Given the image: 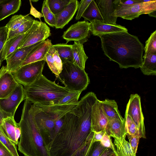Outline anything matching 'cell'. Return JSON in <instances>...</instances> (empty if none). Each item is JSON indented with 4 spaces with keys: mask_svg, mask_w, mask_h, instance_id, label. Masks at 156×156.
I'll list each match as a JSON object with an SVG mask.
<instances>
[{
    "mask_svg": "<svg viewBox=\"0 0 156 156\" xmlns=\"http://www.w3.org/2000/svg\"><path fill=\"white\" fill-rule=\"evenodd\" d=\"M11 116H12L11 114L5 111L0 108V126L2 125L4 119Z\"/></svg>",
    "mask_w": 156,
    "mask_h": 156,
    "instance_id": "obj_47",
    "label": "cell"
},
{
    "mask_svg": "<svg viewBox=\"0 0 156 156\" xmlns=\"http://www.w3.org/2000/svg\"><path fill=\"white\" fill-rule=\"evenodd\" d=\"M149 15L150 16L156 17V11H153L149 13Z\"/></svg>",
    "mask_w": 156,
    "mask_h": 156,
    "instance_id": "obj_50",
    "label": "cell"
},
{
    "mask_svg": "<svg viewBox=\"0 0 156 156\" xmlns=\"http://www.w3.org/2000/svg\"><path fill=\"white\" fill-rule=\"evenodd\" d=\"M25 99L24 88L22 85L18 84L8 96L0 99V108L14 117L19 105Z\"/></svg>",
    "mask_w": 156,
    "mask_h": 156,
    "instance_id": "obj_13",
    "label": "cell"
},
{
    "mask_svg": "<svg viewBox=\"0 0 156 156\" xmlns=\"http://www.w3.org/2000/svg\"><path fill=\"white\" fill-rule=\"evenodd\" d=\"M90 31L94 36H100L110 33L128 32L125 27L119 25H112L97 20H94L90 24Z\"/></svg>",
    "mask_w": 156,
    "mask_h": 156,
    "instance_id": "obj_16",
    "label": "cell"
},
{
    "mask_svg": "<svg viewBox=\"0 0 156 156\" xmlns=\"http://www.w3.org/2000/svg\"><path fill=\"white\" fill-rule=\"evenodd\" d=\"M41 12L45 22L51 27H55L56 24L55 15L52 12L49 8L48 0L44 1Z\"/></svg>",
    "mask_w": 156,
    "mask_h": 156,
    "instance_id": "obj_34",
    "label": "cell"
},
{
    "mask_svg": "<svg viewBox=\"0 0 156 156\" xmlns=\"http://www.w3.org/2000/svg\"><path fill=\"white\" fill-rule=\"evenodd\" d=\"M2 68H1L0 69V75L1 73V72H2Z\"/></svg>",
    "mask_w": 156,
    "mask_h": 156,
    "instance_id": "obj_51",
    "label": "cell"
},
{
    "mask_svg": "<svg viewBox=\"0 0 156 156\" xmlns=\"http://www.w3.org/2000/svg\"><path fill=\"white\" fill-rule=\"evenodd\" d=\"M21 4V0H0V21L18 12Z\"/></svg>",
    "mask_w": 156,
    "mask_h": 156,
    "instance_id": "obj_21",
    "label": "cell"
},
{
    "mask_svg": "<svg viewBox=\"0 0 156 156\" xmlns=\"http://www.w3.org/2000/svg\"><path fill=\"white\" fill-rule=\"evenodd\" d=\"M90 24L87 21H78L71 25L62 35L66 43L71 41L83 44L88 41L90 36Z\"/></svg>",
    "mask_w": 156,
    "mask_h": 156,
    "instance_id": "obj_11",
    "label": "cell"
},
{
    "mask_svg": "<svg viewBox=\"0 0 156 156\" xmlns=\"http://www.w3.org/2000/svg\"><path fill=\"white\" fill-rule=\"evenodd\" d=\"M100 142L101 144L105 147L110 148L113 151L116 152V150L114 144L112 142L111 137L106 133L103 136Z\"/></svg>",
    "mask_w": 156,
    "mask_h": 156,
    "instance_id": "obj_42",
    "label": "cell"
},
{
    "mask_svg": "<svg viewBox=\"0 0 156 156\" xmlns=\"http://www.w3.org/2000/svg\"><path fill=\"white\" fill-rule=\"evenodd\" d=\"M64 87L73 91L82 92L90 83L88 74L72 62L62 64V70L58 78Z\"/></svg>",
    "mask_w": 156,
    "mask_h": 156,
    "instance_id": "obj_6",
    "label": "cell"
},
{
    "mask_svg": "<svg viewBox=\"0 0 156 156\" xmlns=\"http://www.w3.org/2000/svg\"><path fill=\"white\" fill-rule=\"evenodd\" d=\"M80 5L76 0H70L64 9L60 13L55 15L56 20L55 27L62 29L73 18Z\"/></svg>",
    "mask_w": 156,
    "mask_h": 156,
    "instance_id": "obj_17",
    "label": "cell"
},
{
    "mask_svg": "<svg viewBox=\"0 0 156 156\" xmlns=\"http://www.w3.org/2000/svg\"><path fill=\"white\" fill-rule=\"evenodd\" d=\"M91 127L92 131H104L111 136L112 134L108 119L102 109L101 101L98 99L92 108Z\"/></svg>",
    "mask_w": 156,
    "mask_h": 156,
    "instance_id": "obj_12",
    "label": "cell"
},
{
    "mask_svg": "<svg viewBox=\"0 0 156 156\" xmlns=\"http://www.w3.org/2000/svg\"><path fill=\"white\" fill-rule=\"evenodd\" d=\"M114 144L116 148V153L118 156H136L133 151L128 141L124 138L119 140L113 137Z\"/></svg>",
    "mask_w": 156,
    "mask_h": 156,
    "instance_id": "obj_30",
    "label": "cell"
},
{
    "mask_svg": "<svg viewBox=\"0 0 156 156\" xmlns=\"http://www.w3.org/2000/svg\"><path fill=\"white\" fill-rule=\"evenodd\" d=\"M143 61L140 67L142 73L147 75H155L156 74V54H144Z\"/></svg>",
    "mask_w": 156,
    "mask_h": 156,
    "instance_id": "obj_26",
    "label": "cell"
},
{
    "mask_svg": "<svg viewBox=\"0 0 156 156\" xmlns=\"http://www.w3.org/2000/svg\"><path fill=\"white\" fill-rule=\"evenodd\" d=\"M99 156H118L116 152L109 148H106Z\"/></svg>",
    "mask_w": 156,
    "mask_h": 156,
    "instance_id": "obj_48",
    "label": "cell"
},
{
    "mask_svg": "<svg viewBox=\"0 0 156 156\" xmlns=\"http://www.w3.org/2000/svg\"><path fill=\"white\" fill-rule=\"evenodd\" d=\"M52 45L51 40L48 39L43 41L28 55L21 64L20 67L31 63L42 60L45 61L46 54L49 47Z\"/></svg>",
    "mask_w": 156,
    "mask_h": 156,
    "instance_id": "obj_19",
    "label": "cell"
},
{
    "mask_svg": "<svg viewBox=\"0 0 156 156\" xmlns=\"http://www.w3.org/2000/svg\"><path fill=\"white\" fill-rule=\"evenodd\" d=\"M125 114L129 115L136 125L140 138H146L144 117L142 111L140 98L136 94H131L126 106Z\"/></svg>",
    "mask_w": 156,
    "mask_h": 156,
    "instance_id": "obj_10",
    "label": "cell"
},
{
    "mask_svg": "<svg viewBox=\"0 0 156 156\" xmlns=\"http://www.w3.org/2000/svg\"></svg>",
    "mask_w": 156,
    "mask_h": 156,
    "instance_id": "obj_52",
    "label": "cell"
},
{
    "mask_svg": "<svg viewBox=\"0 0 156 156\" xmlns=\"http://www.w3.org/2000/svg\"><path fill=\"white\" fill-rule=\"evenodd\" d=\"M70 0H48L49 8L52 12L55 15L62 11Z\"/></svg>",
    "mask_w": 156,
    "mask_h": 156,
    "instance_id": "obj_35",
    "label": "cell"
},
{
    "mask_svg": "<svg viewBox=\"0 0 156 156\" xmlns=\"http://www.w3.org/2000/svg\"><path fill=\"white\" fill-rule=\"evenodd\" d=\"M72 45L64 43L52 45L57 52L62 64L66 62H73Z\"/></svg>",
    "mask_w": 156,
    "mask_h": 156,
    "instance_id": "obj_29",
    "label": "cell"
},
{
    "mask_svg": "<svg viewBox=\"0 0 156 156\" xmlns=\"http://www.w3.org/2000/svg\"><path fill=\"white\" fill-rule=\"evenodd\" d=\"M29 30L23 34L14 37L6 41L2 51V62L17 48L18 45Z\"/></svg>",
    "mask_w": 156,
    "mask_h": 156,
    "instance_id": "obj_27",
    "label": "cell"
},
{
    "mask_svg": "<svg viewBox=\"0 0 156 156\" xmlns=\"http://www.w3.org/2000/svg\"><path fill=\"white\" fill-rule=\"evenodd\" d=\"M25 99L31 104L45 105H57L71 91L42 75L30 85L24 87Z\"/></svg>",
    "mask_w": 156,
    "mask_h": 156,
    "instance_id": "obj_5",
    "label": "cell"
},
{
    "mask_svg": "<svg viewBox=\"0 0 156 156\" xmlns=\"http://www.w3.org/2000/svg\"><path fill=\"white\" fill-rule=\"evenodd\" d=\"M101 102L102 109L108 119H124L121 115L117 104L114 100L106 99Z\"/></svg>",
    "mask_w": 156,
    "mask_h": 156,
    "instance_id": "obj_25",
    "label": "cell"
},
{
    "mask_svg": "<svg viewBox=\"0 0 156 156\" xmlns=\"http://www.w3.org/2000/svg\"><path fill=\"white\" fill-rule=\"evenodd\" d=\"M0 75V99L8 96L19 84L15 80L12 73L8 71L6 66L2 67Z\"/></svg>",
    "mask_w": 156,
    "mask_h": 156,
    "instance_id": "obj_18",
    "label": "cell"
},
{
    "mask_svg": "<svg viewBox=\"0 0 156 156\" xmlns=\"http://www.w3.org/2000/svg\"><path fill=\"white\" fill-rule=\"evenodd\" d=\"M0 156H13L9 149L0 141Z\"/></svg>",
    "mask_w": 156,
    "mask_h": 156,
    "instance_id": "obj_45",
    "label": "cell"
},
{
    "mask_svg": "<svg viewBox=\"0 0 156 156\" xmlns=\"http://www.w3.org/2000/svg\"><path fill=\"white\" fill-rule=\"evenodd\" d=\"M156 10V0L139 2L129 5L120 4L114 13L115 16L132 20L143 14H149Z\"/></svg>",
    "mask_w": 156,
    "mask_h": 156,
    "instance_id": "obj_8",
    "label": "cell"
},
{
    "mask_svg": "<svg viewBox=\"0 0 156 156\" xmlns=\"http://www.w3.org/2000/svg\"><path fill=\"white\" fill-rule=\"evenodd\" d=\"M32 105L25 99L18 123L21 130L18 149L25 156H50L33 118L31 110Z\"/></svg>",
    "mask_w": 156,
    "mask_h": 156,
    "instance_id": "obj_3",
    "label": "cell"
},
{
    "mask_svg": "<svg viewBox=\"0 0 156 156\" xmlns=\"http://www.w3.org/2000/svg\"><path fill=\"white\" fill-rule=\"evenodd\" d=\"M34 21L35 20L32 18L24 23L16 30L14 31L8 30L7 41L14 37L26 33L31 27Z\"/></svg>",
    "mask_w": 156,
    "mask_h": 156,
    "instance_id": "obj_33",
    "label": "cell"
},
{
    "mask_svg": "<svg viewBox=\"0 0 156 156\" xmlns=\"http://www.w3.org/2000/svg\"><path fill=\"white\" fill-rule=\"evenodd\" d=\"M45 62L42 60L29 63L20 67L12 73L19 84L27 86L42 75Z\"/></svg>",
    "mask_w": 156,
    "mask_h": 156,
    "instance_id": "obj_7",
    "label": "cell"
},
{
    "mask_svg": "<svg viewBox=\"0 0 156 156\" xmlns=\"http://www.w3.org/2000/svg\"><path fill=\"white\" fill-rule=\"evenodd\" d=\"M96 2L104 22L109 24H116L117 17L114 15L120 4V0H99Z\"/></svg>",
    "mask_w": 156,
    "mask_h": 156,
    "instance_id": "obj_15",
    "label": "cell"
},
{
    "mask_svg": "<svg viewBox=\"0 0 156 156\" xmlns=\"http://www.w3.org/2000/svg\"><path fill=\"white\" fill-rule=\"evenodd\" d=\"M45 61L52 72L58 78L62 69V63L52 45L50 46L46 54Z\"/></svg>",
    "mask_w": 156,
    "mask_h": 156,
    "instance_id": "obj_20",
    "label": "cell"
},
{
    "mask_svg": "<svg viewBox=\"0 0 156 156\" xmlns=\"http://www.w3.org/2000/svg\"><path fill=\"white\" fill-rule=\"evenodd\" d=\"M32 18L29 14L26 15H14L12 16L5 26L9 30L14 31L17 29L24 23Z\"/></svg>",
    "mask_w": 156,
    "mask_h": 156,
    "instance_id": "obj_32",
    "label": "cell"
},
{
    "mask_svg": "<svg viewBox=\"0 0 156 156\" xmlns=\"http://www.w3.org/2000/svg\"><path fill=\"white\" fill-rule=\"evenodd\" d=\"M108 122L112 134L111 137H115L119 140L126 137L124 119H109Z\"/></svg>",
    "mask_w": 156,
    "mask_h": 156,
    "instance_id": "obj_23",
    "label": "cell"
},
{
    "mask_svg": "<svg viewBox=\"0 0 156 156\" xmlns=\"http://www.w3.org/2000/svg\"><path fill=\"white\" fill-rule=\"evenodd\" d=\"M106 148L100 141L90 140L86 147L83 156H99Z\"/></svg>",
    "mask_w": 156,
    "mask_h": 156,
    "instance_id": "obj_31",
    "label": "cell"
},
{
    "mask_svg": "<svg viewBox=\"0 0 156 156\" xmlns=\"http://www.w3.org/2000/svg\"><path fill=\"white\" fill-rule=\"evenodd\" d=\"M129 143L133 153L136 154L138 147V146L140 138L139 136H133L126 134Z\"/></svg>",
    "mask_w": 156,
    "mask_h": 156,
    "instance_id": "obj_43",
    "label": "cell"
},
{
    "mask_svg": "<svg viewBox=\"0 0 156 156\" xmlns=\"http://www.w3.org/2000/svg\"><path fill=\"white\" fill-rule=\"evenodd\" d=\"M40 41L33 45L17 48L6 58L7 69L11 73L15 72L28 55L37 48L43 42Z\"/></svg>",
    "mask_w": 156,
    "mask_h": 156,
    "instance_id": "obj_14",
    "label": "cell"
},
{
    "mask_svg": "<svg viewBox=\"0 0 156 156\" xmlns=\"http://www.w3.org/2000/svg\"><path fill=\"white\" fill-rule=\"evenodd\" d=\"M51 35L50 29L45 23L35 20L32 27L19 44L17 48L44 41Z\"/></svg>",
    "mask_w": 156,
    "mask_h": 156,
    "instance_id": "obj_9",
    "label": "cell"
},
{
    "mask_svg": "<svg viewBox=\"0 0 156 156\" xmlns=\"http://www.w3.org/2000/svg\"><path fill=\"white\" fill-rule=\"evenodd\" d=\"M98 98L90 92L64 116L62 126L48 146L50 156H83L91 131L92 108Z\"/></svg>",
    "mask_w": 156,
    "mask_h": 156,
    "instance_id": "obj_1",
    "label": "cell"
},
{
    "mask_svg": "<svg viewBox=\"0 0 156 156\" xmlns=\"http://www.w3.org/2000/svg\"><path fill=\"white\" fill-rule=\"evenodd\" d=\"M92 0H82L80 2V5L75 17L76 20H78L82 16Z\"/></svg>",
    "mask_w": 156,
    "mask_h": 156,
    "instance_id": "obj_41",
    "label": "cell"
},
{
    "mask_svg": "<svg viewBox=\"0 0 156 156\" xmlns=\"http://www.w3.org/2000/svg\"><path fill=\"white\" fill-rule=\"evenodd\" d=\"M125 116L124 119L126 134L139 136L138 129L131 117L129 115L125 114Z\"/></svg>",
    "mask_w": 156,
    "mask_h": 156,
    "instance_id": "obj_37",
    "label": "cell"
},
{
    "mask_svg": "<svg viewBox=\"0 0 156 156\" xmlns=\"http://www.w3.org/2000/svg\"><path fill=\"white\" fill-rule=\"evenodd\" d=\"M99 37L104 54L110 61L118 63L120 68L141 67L144 47L137 36L124 31Z\"/></svg>",
    "mask_w": 156,
    "mask_h": 156,
    "instance_id": "obj_2",
    "label": "cell"
},
{
    "mask_svg": "<svg viewBox=\"0 0 156 156\" xmlns=\"http://www.w3.org/2000/svg\"><path fill=\"white\" fill-rule=\"evenodd\" d=\"M82 92L72 91L62 98L58 102L57 105L76 103L78 102L80 95Z\"/></svg>",
    "mask_w": 156,
    "mask_h": 156,
    "instance_id": "obj_39",
    "label": "cell"
},
{
    "mask_svg": "<svg viewBox=\"0 0 156 156\" xmlns=\"http://www.w3.org/2000/svg\"><path fill=\"white\" fill-rule=\"evenodd\" d=\"M140 2L139 0H120V3L121 4L126 5H129L134 4Z\"/></svg>",
    "mask_w": 156,
    "mask_h": 156,
    "instance_id": "obj_49",
    "label": "cell"
},
{
    "mask_svg": "<svg viewBox=\"0 0 156 156\" xmlns=\"http://www.w3.org/2000/svg\"><path fill=\"white\" fill-rule=\"evenodd\" d=\"M8 30L6 26L0 27V67L3 62L2 61V51L7 39Z\"/></svg>",
    "mask_w": 156,
    "mask_h": 156,
    "instance_id": "obj_40",
    "label": "cell"
},
{
    "mask_svg": "<svg viewBox=\"0 0 156 156\" xmlns=\"http://www.w3.org/2000/svg\"><path fill=\"white\" fill-rule=\"evenodd\" d=\"M106 133L104 131L98 132H95L91 131L89 137L90 140L93 141H100L103 136Z\"/></svg>",
    "mask_w": 156,
    "mask_h": 156,
    "instance_id": "obj_44",
    "label": "cell"
},
{
    "mask_svg": "<svg viewBox=\"0 0 156 156\" xmlns=\"http://www.w3.org/2000/svg\"><path fill=\"white\" fill-rule=\"evenodd\" d=\"M0 141L9 149L13 156H19L16 145L4 133L0 126Z\"/></svg>",
    "mask_w": 156,
    "mask_h": 156,
    "instance_id": "obj_38",
    "label": "cell"
},
{
    "mask_svg": "<svg viewBox=\"0 0 156 156\" xmlns=\"http://www.w3.org/2000/svg\"><path fill=\"white\" fill-rule=\"evenodd\" d=\"M144 54H156V30L152 33L145 42Z\"/></svg>",
    "mask_w": 156,
    "mask_h": 156,
    "instance_id": "obj_36",
    "label": "cell"
},
{
    "mask_svg": "<svg viewBox=\"0 0 156 156\" xmlns=\"http://www.w3.org/2000/svg\"><path fill=\"white\" fill-rule=\"evenodd\" d=\"M78 102L52 105H32L31 110L33 118L47 147L54 138V127L56 122L64 117Z\"/></svg>",
    "mask_w": 156,
    "mask_h": 156,
    "instance_id": "obj_4",
    "label": "cell"
},
{
    "mask_svg": "<svg viewBox=\"0 0 156 156\" xmlns=\"http://www.w3.org/2000/svg\"><path fill=\"white\" fill-rule=\"evenodd\" d=\"M73 62L84 70L86 61L88 58L86 54L83 44L74 42L72 45Z\"/></svg>",
    "mask_w": 156,
    "mask_h": 156,
    "instance_id": "obj_22",
    "label": "cell"
},
{
    "mask_svg": "<svg viewBox=\"0 0 156 156\" xmlns=\"http://www.w3.org/2000/svg\"><path fill=\"white\" fill-rule=\"evenodd\" d=\"M82 17L84 18L85 21L88 20L90 22L94 20L104 22L100 9L94 0H92Z\"/></svg>",
    "mask_w": 156,
    "mask_h": 156,
    "instance_id": "obj_28",
    "label": "cell"
},
{
    "mask_svg": "<svg viewBox=\"0 0 156 156\" xmlns=\"http://www.w3.org/2000/svg\"><path fill=\"white\" fill-rule=\"evenodd\" d=\"M17 125L14 117L11 116L4 119L0 126L4 133L15 145L19 143L16 140V129Z\"/></svg>",
    "mask_w": 156,
    "mask_h": 156,
    "instance_id": "obj_24",
    "label": "cell"
},
{
    "mask_svg": "<svg viewBox=\"0 0 156 156\" xmlns=\"http://www.w3.org/2000/svg\"><path fill=\"white\" fill-rule=\"evenodd\" d=\"M63 121L64 117L58 120L55 122L54 127V137L61 129L63 125Z\"/></svg>",
    "mask_w": 156,
    "mask_h": 156,
    "instance_id": "obj_46",
    "label": "cell"
}]
</instances>
